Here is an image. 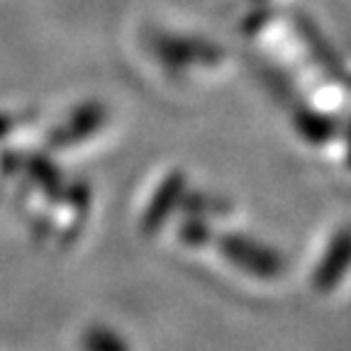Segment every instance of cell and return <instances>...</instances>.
Listing matches in <instances>:
<instances>
[{
	"label": "cell",
	"mask_w": 351,
	"mask_h": 351,
	"mask_svg": "<svg viewBox=\"0 0 351 351\" xmlns=\"http://www.w3.org/2000/svg\"><path fill=\"white\" fill-rule=\"evenodd\" d=\"M349 266H351V232H341L335 244H332V249H329L327 258L319 263L317 269L315 283H317L319 291H327V288L339 283V278L344 276V271Z\"/></svg>",
	"instance_id": "cell-2"
},
{
	"label": "cell",
	"mask_w": 351,
	"mask_h": 351,
	"mask_svg": "<svg viewBox=\"0 0 351 351\" xmlns=\"http://www.w3.org/2000/svg\"><path fill=\"white\" fill-rule=\"evenodd\" d=\"M183 239L191 241V244H203V241H205L203 225H186V227H183Z\"/></svg>",
	"instance_id": "cell-4"
},
{
	"label": "cell",
	"mask_w": 351,
	"mask_h": 351,
	"mask_svg": "<svg viewBox=\"0 0 351 351\" xmlns=\"http://www.w3.org/2000/svg\"><path fill=\"white\" fill-rule=\"evenodd\" d=\"M86 349L88 351H127V346L120 337L110 335L108 329H93V332L86 337Z\"/></svg>",
	"instance_id": "cell-3"
},
{
	"label": "cell",
	"mask_w": 351,
	"mask_h": 351,
	"mask_svg": "<svg viewBox=\"0 0 351 351\" xmlns=\"http://www.w3.org/2000/svg\"><path fill=\"white\" fill-rule=\"evenodd\" d=\"M222 252L230 261H234L241 269L252 271L263 278H271V276H278L283 269V261H280L278 254L269 252V249L258 247L254 241L239 239V237H230V239H222Z\"/></svg>",
	"instance_id": "cell-1"
}]
</instances>
